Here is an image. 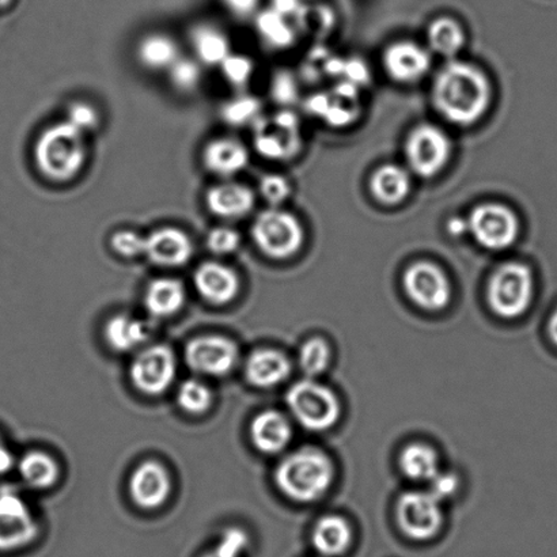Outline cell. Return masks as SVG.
I'll list each match as a JSON object with an SVG mask.
<instances>
[{
  "label": "cell",
  "instance_id": "1",
  "mask_svg": "<svg viewBox=\"0 0 557 557\" xmlns=\"http://www.w3.org/2000/svg\"><path fill=\"white\" fill-rule=\"evenodd\" d=\"M433 100L438 112L449 122L460 125L476 123L491 102L487 75L476 65L466 62L446 64L436 76Z\"/></svg>",
  "mask_w": 557,
  "mask_h": 557
},
{
  "label": "cell",
  "instance_id": "2",
  "mask_svg": "<svg viewBox=\"0 0 557 557\" xmlns=\"http://www.w3.org/2000/svg\"><path fill=\"white\" fill-rule=\"evenodd\" d=\"M86 158L85 133L70 122L51 125L36 140V166L51 182L65 183L78 176Z\"/></svg>",
  "mask_w": 557,
  "mask_h": 557
},
{
  "label": "cell",
  "instance_id": "3",
  "mask_svg": "<svg viewBox=\"0 0 557 557\" xmlns=\"http://www.w3.org/2000/svg\"><path fill=\"white\" fill-rule=\"evenodd\" d=\"M333 474L335 471L330 457L325 453L306 447L278 462L275 483L288 499L309 504L320 499L330 490Z\"/></svg>",
  "mask_w": 557,
  "mask_h": 557
},
{
  "label": "cell",
  "instance_id": "4",
  "mask_svg": "<svg viewBox=\"0 0 557 557\" xmlns=\"http://www.w3.org/2000/svg\"><path fill=\"white\" fill-rule=\"evenodd\" d=\"M534 278L531 269L521 263H507L494 272L488 284V302L494 313L517 319L531 306Z\"/></svg>",
  "mask_w": 557,
  "mask_h": 557
},
{
  "label": "cell",
  "instance_id": "5",
  "mask_svg": "<svg viewBox=\"0 0 557 557\" xmlns=\"http://www.w3.org/2000/svg\"><path fill=\"white\" fill-rule=\"evenodd\" d=\"M293 417L311 431L331 429L341 418V403L326 386L314 381H299L289 387L286 396Z\"/></svg>",
  "mask_w": 557,
  "mask_h": 557
},
{
  "label": "cell",
  "instance_id": "6",
  "mask_svg": "<svg viewBox=\"0 0 557 557\" xmlns=\"http://www.w3.org/2000/svg\"><path fill=\"white\" fill-rule=\"evenodd\" d=\"M256 245L271 259L292 258L304 245L305 233L300 222L287 211L270 209L260 212L252 226Z\"/></svg>",
  "mask_w": 557,
  "mask_h": 557
},
{
  "label": "cell",
  "instance_id": "7",
  "mask_svg": "<svg viewBox=\"0 0 557 557\" xmlns=\"http://www.w3.org/2000/svg\"><path fill=\"white\" fill-rule=\"evenodd\" d=\"M176 355L165 344L141 349L129 368V379L136 391L146 396H161L176 379Z\"/></svg>",
  "mask_w": 557,
  "mask_h": 557
},
{
  "label": "cell",
  "instance_id": "8",
  "mask_svg": "<svg viewBox=\"0 0 557 557\" xmlns=\"http://www.w3.org/2000/svg\"><path fill=\"white\" fill-rule=\"evenodd\" d=\"M468 227L476 243L490 250L510 248L520 233L517 215L502 205L478 206L469 216Z\"/></svg>",
  "mask_w": 557,
  "mask_h": 557
},
{
  "label": "cell",
  "instance_id": "9",
  "mask_svg": "<svg viewBox=\"0 0 557 557\" xmlns=\"http://www.w3.org/2000/svg\"><path fill=\"white\" fill-rule=\"evenodd\" d=\"M406 154L409 166L420 177H433L450 157V140L435 125L422 124L408 136Z\"/></svg>",
  "mask_w": 557,
  "mask_h": 557
},
{
  "label": "cell",
  "instance_id": "10",
  "mask_svg": "<svg viewBox=\"0 0 557 557\" xmlns=\"http://www.w3.org/2000/svg\"><path fill=\"white\" fill-rule=\"evenodd\" d=\"M38 536V523L29 505L13 491L0 493V553L27 547Z\"/></svg>",
  "mask_w": 557,
  "mask_h": 557
},
{
  "label": "cell",
  "instance_id": "11",
  "mask_svg": "<svg viewBox=\"0 0 557 557\" xmlns=\"http://www.w3.org/2000/svg\"><path fill=\"white\" fill-rule=\"evenodd\" d=\"M185 362L196 374L223 376L236 368L238 347L231 338L223 336H199L185 347Z\"/></svg>",
  "mask_w": 557,
  "mask_h": 557
},
{
  "label": "cell",
  "instance_id": "12",
  "mask_svg": "<svg viewBox=\"0 0 557 557\" xmlns=\"http://www.w3.org/2000/svg\"><path fill=\"white\" fill-rule=\"evenodd\" d=\"M441 500L431 493L404 494L397 504L398 525L409 539L424 542L440 532L442 527Z\"/></svg>",
  "mask_w": 557,
  "mask_h": 557
},
{
  "label": "cell",
  "instance_id": "13",
  "mask_svg": "<svg viewBox=\"0 0 557 557\" xmlns=\"http://www.w3.org/2000/svg\"><path fill=\"white\" fill-rule=\"evenodd\" d=\"M404 288L409 299L425 310H441L450 302L449 278L430 261H418L408 267L404 274Z\"/></svg>",
  "mask_w": 557,
  "mask_h": 557
},
{
  "label": "cell",
  "instance_id": "14",
  "mask_svg": "<svg viewBox=\"0 0 557 557\" xmlns=\"http://www.w3.org/2000/svg\"><path fill=\"white\" fill-rule=\"evenodd\" d=\"M129 496L144 510H157L165 505L172 494L171 473L161 462L147 460L139 463L131 474Z\"/></svg>",
  "mask_w": 557,
  "mask_h": 557
},
{
  "label": "cell",
  "instance_id": "15",
  "mask_svg": "<svg viewBox=\"0 0 557 557\" xmlns=\"http://www.w3.org/2000/svg\"><path fill=\"white\" fill-rule=\"evenodd\" d=\"M144 255L156 265L182 267L193 258V239L182 228L160 227L145 237Z\"/></svg>",
  "mask_w": 557,
  "mask_h": 557
},
{
  "label": "cell",
  "instance_id": "16",
  "mask_svg": "<svg viewBox=\"0 0 557 557\" xmlns=\"http://www.w3.org/2000/svg\"><path fill=\"white\" fill-rule=\"evenodd\" d=\"M297 117L292 112L277 113L271 122H260L255 146L260 156L282 160L297 151Z\"/></svg>",
  "mask_w": 557,
  "mask_h": 557
},
{
  "label": "cell",
  "instance_id": "17",
  "mask_svg": "<svg viewBox=\"0 0 557 557\" xmlns=\"http://www.w3.org/2000/svg\"><path fill=\"white\" fill-rule=\"evenodd\" d=\"M194 283L200 297L214 306L233 302L242 288L237 272L218 261L200 264L195 271Z\"/></svg>",
  "mask_w": 557,
  "mask_h": 557
},
{
  "label": "cell",
  "instance_id": "18",
  "mask_svg": "<svg viewBox=\"0 0 557 557\" xmlns=\"http://www.w3.org/2000/svg\"><path fill=\"white\" fill-rule=\"evenodd\" d=\"M244 373L250 385L269 389L288 379L292 373V363L278 349L259 348L249 355Z\"/></svg>",
  "mask_w": 557,
  "mask_h": 557
},
{
  "label": "cell",
  "instance_id": "19",
  "mask_svg": "<svg viewBox=\"0 0 557 557\" xmlns=\"http://www.w3.org/2000/svg\"><path fill=\"white\" fill-rule=\"evenodd\" d=\"M387 73L398 82H413L422 78L431 65V58L424 48L411 41L392 44L384 54Z\"/></svg>",
  "mask_w": 557,
  "mask_h": 557
},
{
  "label": "cell",
  "instance_id": "20",
  "mask_svg": "<svg viewBox=\"0 0 557 557\" xmlns=\"http://www.w3.org/2000/svg\"><path fill=\"white\" fill-rule=\"evenodd\" d=\"M250 441L264 455H277L293 438L288 419L277 411H264L255 417L249 429Z\"/></svg>",
  "mask_w": 557,
  "mask_h": 557
},
{
  "label": "cell",
  "instance_id": "21",
  "mask_svg": "<svg viewBox=\"0 0 557 557\" xmlns=\"http://www.w3.org/2000/svg\"><path fill=\"white\" fill-rule=\"evenodd\" d=\"M256 196L247 185L238 183H223L207 190L206 205L212 214L237 220L248 215L253 210Z\"/></svg>",
  "mask_w": 557,
  "mask_h": 557
},
{
  "label": "cell",
  "instance_id": "22",
  "mask_svg": "<svg viewBox=\"0 0 557 557\" xmlns=\"http://www.w3.org/2000/svg\"><path fill=\"white\" fill-rule=\"evenodd\" d=\"M249 162V151L242 141L231 138L211 140L203 150L207 171L216 176L231 177L244 171Z\"/></svg>",
  "mask_w": 557,
  "mask_h": 557
},
{
  "label": "cell",
  "instance_id": "23",
  "mask_svg": "<svg viewBox=\"0 0 557 557\" xmlns=\"http://www.w3.org/2000/svg\"><path fill=\"white\" fill-rule=\"evenodd\" d=\"M187 299L184 284L178 278L158 277L149 283L145 293V308L157 319H168L183 309Z\"/></svg>",
  "mask_w": 557,
  "mask_h": 557
},
{
  "label": "cell",
  "instance_id": "24",
  "mask_svg": "<svg viewBox=\"0 0 557 557\" xmlns=\"http://www.w3.org/2000/svg\"><path fill=\"white\" fill-rule=\"evenodd\" d=\"M103 337L112 351L125 354L141 347L149 338V330L134 315L116 314L107 321Z\"/></svg>",
  "mask_w": 557,
  "mask_h": 557
},
{
  "label": "cell",
  "instance_id": "25",
  "mask_svg": "<svg viewBox=\"0 0 557 557\" xmlns=\"http://www.w3.org/2000/svg\"><path fill=\"white\" fill-rule=\"evenodd\" d=\"M352 532L348 522L342 517L321 518L313 531V545L322 556L337 557L346 554L351 545Z\"/></svg>",
  "mask_w": 557,
  "mask_h": 557
},
{
  "label": "cell",
  "instance_id": "26",
  "mask_svg": "<svg viewBox=\"0 0 557 557\" xmlns=\"http://www.w3.org/2000/svg\"><path fill=\"white\" fill-rule=\"evenodd\" d=\"M370 189L381 203L395 206L407 198L411 190V178L400 166L384 165L373 174Z\"/></svg>",
  "mask_w": 557,
  "mask_h": 557
},
{
  "label": "cell",
  "instance_id": "27",
  "mask_svg": "<svg viewBox=\"0 0 557 557\" xmlns=\"http://www.w3.org/2000/svg\"><path fill=\"white\" fill-rule=\"evenodd\" d=\"M18 471L22 480L35 490H48L57 484L60 468L57 460L41 450L27 451L21 458Z\"/></svg>",
  "mask_w": 557,
  "mask_h": 557
},
{
  "label": "cell",
  "instance_id": "28",
  "mask_svg": "<svg viewBox=\"0 0 557 557\" xmlns=\"http://www.w3.org/2000/svg\"><path fill=\"white\" fill-rule=\"evenodd\" d=\"M400 467L406 476L417 482H431L440 473V458L433 447L414 444L401 453Z\"/></svg>",
  "mask_w": 557,
  "mask_h": 557
},
{
  "label": "cell",
  "instance_id": "29",
  "mask_svg": "<svg viewBox=\"0 0 557 557\" xmlns=\"http://www.w3.org/2000/svg\"><path fill=\"white\" fill-rule=\"evenodd\" d=\"M138 58L147 69H171V65L178 59V47L171 37L150 35L140 41Z\"/></svg>",
  "mask_w": 557,
  "mask_h": 557
},
{
  "label": "cell",
  "instance_id": "30",
  "mask_svg": "<svg viewBox=\"0 0 557 557\" xmlns=\"http://www.w3.org/2000/svg\"><path fill=\"white\" fill-rule=\"evenodd\" d=\"M193 42L198 58L205 64H222L231 54V44L222 32L212 26H199L193 33Z\"/></svg>",
  "mask_w": 557,
  "mask_h": 557
},
{
  "label": "cell",
  "instance_id": "31",
  "mask_svg": "<svg viewBox=\"0 0 557 557\" xmlns=\"http://www.w3.org/2000/svg\"><path fill=\"white\" fill-rule=\"evenodd\" d=\"M429 42L434 52L451 58L466 42V35L460 24L451 18H438L429 27Z\"/></svg>",
  "mask_w": 557,
  "mask_h": 557
},
{
  "label": "cell",
  "instance_id": "32",
  "mask_svg": "<svg viewBox=\"0 0 557 557\" xmlns=\"http://www.w3.org/2000/svg\"><path fill=\"white\" fill-rule=\"evenodd\" d=\"M260 36L275 48L288 47L294 41L293 27L287 24L286 16L276 10H264L256 20Z\"/></svg>",
  "mask_w": 557,
  "mask_h": 557
},
{
  "label": "cell",
  "instance_id": "33",
  "mask_svg": "<svg viewBox=\"0 0 557 557\" xmlns=\"http://www.w3.org/2000/svg\"><path fill=\"white\" fill-rule=\"evenodd\" d=\"M177 404L184 412L200 417L212 406V392L205 382L199 380L183 381L177 389Z\"/></svg>",
  "mask_w": 557,
  "mask_h": 557
},
{
  "label": "cell",
  "instance_id": "34",
  "mask_svg": "<svg viewBox=\"0 0 557 557\" xmlns=\"http://www.w3.org/2000/svg\"><path fill=\"white\" fill-rule=\"evenodd\" d=\"M331 349L320 337L311 338L300 348L299 366L306 374L315 376L324 373L330 364Z\"/></svg>",
  "mask_w": 557,
  "mask_h": 557
},
{
  "label": "cell",
  "instance_id": "35",
  "mask_svg": "<svg viewBox=\"0 0 557 557\" xmlns=\"http://www.w3.org/2000/svg\"><path fill=\"white\" fill-rule=\"evenodd\" d=\"M261 111V102L258 97L242 96L228 101L222 109L225 122L232 125H245L258 119Z\"/></svg>",
  "mask_w": 557,
  "mask_h": 557
},
{
  "label": "cell",
  "instance_id": "36",
  "mask_svg": "<svg viewBox=\"0 0 557 557\" xmlns=\"http://www.w3.org/2000/svg\"><path fill=\"white\" fill-rule=\"evenodd\" d=\"M222 73L233 86L243 87L252 78L255 64L244 54L231 53L221 64Z\"/></svg>",
  "mask_w": 557,
  "mask_h": 557
},
{
  "label": "cell",
  "instance_id": "37",
  "mask_svg": "<svg viewBox=\"0 0 557 557\" xmlns=\"http://www.w3.org/2000/svg\"><path fill=\"white\" fill-rule=\"evenodd\" d=\"M171 81L178 90L190 91L199 85L201 79V70L199 64L190 59H177L171 65Z\"/></svg>",
  "mask_w": 557,
  "mask_h": 557
},
{
  "label": "cell",
  "instance_id": "38",
  "mask_svg": "<svg viewBox=\"0 0 557 557\" xmlns=\"http://www.w3.org/2000/svg\"><path fill=\"white\" fill-rule=\"evenodd\" d=\"M242 245V236L232 227H215L207 236V248L215 255H228L236 252Z\"/></svg>",
  "mask_w": 557,
  "mask_h": 557
},
{
  "label": "cell",
  "instance_id": "39",
  "mask_svg": "<svg viewBox=\"0 0 557 557\" xmlns=\"http://www.w3.org/2000/svg\"><path fill=\"white\" fill-rule=\"evenodd\" d=\"M248 537L239 529H228L223 534L221 543L216 547L206 554L203 557H239L247 548Z\"/></svg>",
  "mask_w": 557,
  "mask_h": 557
},
{
  "label": "cell",
  "instance_id": "40",
  "mask_svg": "<svg viewBox=\"0 0 557 557\" xmlns=\"http://www.w3.org/2000/svg\"><path fill=\"white\" fill-rule=\"evenodd\" d=\"M111 247L123 258H136L145 253V237L133 231H120L113 234Z\"/></svg>",
  "mask_w": 557,
  "mask_h": 557
},
{
  "label": "cell",
  "instance_id": "41",
  "mask_svg": "<svg viewBox=\"0 0 557 557\" xmlns=\"http://www.w3.org/2000/svg\"><path fill=\"white\" fill-rule=\"evenodd\" d=\"M289 190V183L281 174L270 173L261 178L260 193L272 206L283 203L288 198Z\"/></svg>",
  "mask_w": 557,
  "mask_h": 557
},
{
  "label": "cell",
  "instance_id": "42",
  "mask_svg": "<svg viewBox=\"0 0 557 557\" xmlns=\"http://www.w3.org/2000/svg\"><path fill=\"white\" fill-rule=\"evenodd\" d=\"M67 122L86 133V131L97 127L98 113L89 103L74 102L69 108Z\"/></svg>",
  "mask_w": 557,
  "mask_h": 557
},
{
  "label": "cell",
  "instance_id": "43",
  "mask_svg": "<svg viewBox=\"0 0 557 557\" xmlns=\"http://www.w3.org/2000/svg\"><path fill=\"white\" fill-rule=\"evenodd\" d=\"M271 95L276 102L283 103V106L297 100L298 89L293 75L284 73V71L276 74L274 81H272Z\"/></svg>",
  "mask_w": 557,
  "mask_h": 557
},
{
  "label": "cell",
  "instance_id": "44",
  "mask_svg": "<svg viewBox=\"0 0 557 557\" xmlns=\"http://www.w3.org/2000/svg\"><path fill=\"white\" fill-rule=\"evenodd\" d=\"M430 483V493L438 500L451 498L457 493L458 485H460L455 474L441 472Z\"/></svg>",
  "mask_w": 557,
  "mask_h": 557
},
{
  "label": "cell",
  "instance_id": "45",
  "mask_svg": "<svg viewBox=\"0 0 557 557\" xmlns=\"http://www.w3.org/2000/svg\"><path fill=\"white\" fill-rule=\"evenodd\" d=\"M225 3L233 13L245 15L252 13L256 5L259 3V0H225Z\"/></svg>",
  "mask_w": 557,
  "mask_h": 557
},
{
  "label": "cell",
  "instance_id": "46",
  "mask_svg": "<svg viewBox=\"0 0 557 557\" xmlns=\"http://www.w3.org/2000/svg\"><path fill=\"white\" fill-rule=\"evenodd\" d=\"M274 2V10L284 16L298 14L300 10L299 0H272Z\"/></svg>",
  "mask_w": 557,
  "mask_h": 557
},
{
  "label": "cell",
  "instance_id": "47",
  "mask_svg": "<svg viewBox=\"0 0 557 557\" xmlns=\"http://www.w3.org/2000/svg\"><path fill=\"white\" fill-rule=\"evenodd\" d=\"M14 466L13 453L9 450V447L3 444L0 438V474L8 473Z\"/></svg>",
  "mask_w": 557,
  "mask_h": 557
},
{
  "label": "cell",
  "instance_id": "48",
  "mask_svg": "<svg viewBox=\"0 0 557 557\" xmlns=\"http://www.w3.org/2000/svg\"><path fill=\"white\" fill-rule=\"evenodd\" d=\"M449 232L455 236H462L463 233H469L468 221L453 220L449 223Z\"/></svg>",
  "mask_w": 557,
  "mask_h": 557
},
{
  "label": "cell",
  "instance_id": "49",
  "mask_svg": "<svg viewBox=\"0 0 557 557\" xmlns=\"http://www.w3.org/2000/svg\"><path fill=\"white\" fill-rule=\"evenodd\" d=\"M548 332L550 338H553V342L557 346V310L555 311L554 315L550 317L549 324H548Z\"/></svg>",
  "mask_w": 557,
  "mask_h": 557
},
{
  "label": "cell",
  "instance_id": "50",
  "mask_svg": "<svg viewBox=\"0 0 557 557\" xmlns=\"http://www.w3.org/2000/svg\"><path fill=\"white\" fill-rule=\"evenodd\" d=\"M11 2V0H0V9L5 8Z\"/></svg>",
  "mask_w": 557,
  "mask_h": 557
}]
</instances>
